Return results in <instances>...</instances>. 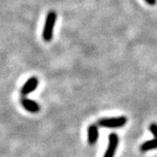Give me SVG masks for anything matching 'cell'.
Here are the masks:
<instances>
[{"label": "cell", "instance_id": "277c9868", "mask_svg": "<svg viewBox=\"0 0 157 157\" xmlns=\"http://www.w3.org/2000/svg\"><path fill=\"white\" fill-rule=\"evenodd\" d=\"M39 85V78L37 77H31L30 78H28V80L23 85L22 88H21V94L23 96H25L33 93L34 90L37 88Z\"/></svg>", "mask_w": 157, "mask_h": 157}, {"label": "cell", "instance_id": "7a4b0ae2", "mask_svg": "<svg viewBox=\"0 0 157 157\" xmlns=\"http://www.w3.org/2000/svg\"><path fill=\"white\" fill-rule=\"evenodd\" d=\"M128 121V119L125 116H120V117L113 118H102L97 121L98 126L103 127V128H121L126 125Z\"/></svg>", "mask_w": 157, "mask_h": 157}, {"label": "cell", "instance_id": "52a82bcc", "mask_svg": "<svg viewBox=\"0 0 157 157\" xmlns=\"http://www.w3.org/2000/svg\"><path fill=\"white\" fill-rule=\"evenodd\" d=\"M157 148V139H153L145 141L142 143L140 147V149L141 152H147L153 150Z\"/></svg>", "mask_w": 157, "mask_h": 157}, {"label": "cell", "instance_id": "6da1fadb", "mask_svg": "<svg viewBox=\"0 0 157 157\" xmlns=\"http://www.w3.org/2000/svg\"><path fill=\"white\" fill-rule=\"evenodd\" d=\"M57 20V13L54 11H50L45 17V25L42 33V38L45 42H50L53 38V31Z\"/></svg>", "mask_w": 157, "mask_h": 157}, {"label": "cell", "instance_id": "ba28073f", "mask_svg": "<svg viewBox=\"0 0 157 157\" xmlns=\"http://www.w3.org/2000/svg\"><path fill=\"white\" fill-rule=\"evenodd\" d=\"M149 131L152 133V135H154L155 139H157V124L151 123L149 125Z\"/></svg>", "mask_w": 157, "mask_h": 157}, {"label": "cell", "instance_id": "5b68a950", "mask_svg": "<svg viewBox=\"0 0 157 157\" xmlns=\"http://www.w3.org/2000/svg\"><path fill=\"white\" fill-rule=\"evenodd\" d=\"M20 102H21V105L23 106V107L28 112L35 113H38L40 110V107H39V104L33 100H30V99L24 97L21 99Z\"/></svg>", "mask_w": 157, "mask_h": 157}, {"label": "cell", "instance_id": "9c48e42d", "mask_svg": "<svg viewBox=\"0 0 157 157\" xmlns=\"http://www.w3.org/2000/svg\"><path fill=\"white\" fill-rule=\"evenodd\" d=\"M148 6H155L157 4V0H144Z\"/></svg>", "mask_w": 157, "mask_h": 157}, {"label": "cell", "instance_id": "3957f363", "mask_svg": "<svg viewBox=\"0 0 157 157\" xmlns=\"http://www.w3.org/2000/svg\"><path fill=\"white\" fill-rule=\"evenodd\" d=\"M118 145H119V136L117 134L113 133L109 135L108 138V145H107V150L104 154L103 157H113L116 150H117Z\"/></svg>", "mask_w": 157, "mask_h": 157}, {"label": "cell", "instance_id": "8992f818", "mask_svg": "<svg viewBox=\"0 0 157 157\" xmlns=\"http://www.w3.org/2000/svg\"><path fill=\"white\" fill-rule=\"evenodd\" d=\"M87 133H88V136H87V140L89 142L90 145H94L96 141L99 139V128L98 126L95 124L90 125L89 128L87 129Z\"/></svg>", "mask_w": 157, "mask_h": 157}]
</instances>
